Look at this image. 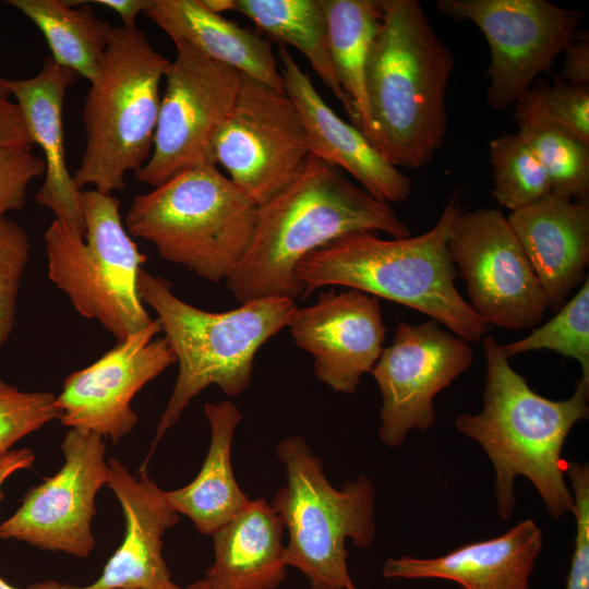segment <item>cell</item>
<instances>
[{
	"mask_svg": "<svg viewBox=\"0 0 589 589\" xmlns=\"http://www.w3.org/2000/svg\"><path fill=\"white\" fill-rule=\"evenodd\" d=\"M566 476L574 498L576 522L574 550L565 589H589V467L577 460L567 461Z\"/></svg>",
	"mask_w": 589,
	"mask_h": 589,
	"instance_id": "e575fe53",
	"label": "cell"
},
{
	"mask_svg": "<svg viewBox=\"0 0 589 589\" xmlns=\"http://www.w3.org/2000/svg\"><path fill=\"white\" fill-rule=\"evenodd\" d=\"M517 134L550 178L552 192L577 202L589 197V145L552 122L525 92L514 104Z\"/></svg>",
	"mask_w": 589,
	"mask_h": 589,
	"instance_id": "f1b7e54d",
	"label": "cell"
},
{
	"mask_svg": "<svg viewBox=\"0 0 589 589\" xmlns=\"http://www.w3.org/2000/svg\"><path fill=\"white\" fill-rule=\"evenodd\" d=\"M35 462V453L31 448L10 449L0 454V501L4 497L2 485L13 473L29 469Z\"/></svg>",
	"mask_w": 589,
	"mask_h": 589,
	"instance_id": "f35d334b",
	"label": "cell"
},
{
	"mask_svg": "<svg viewBox=\"0 0 589 589\" xmlns=\"http://www.w3.org/2000/svg\"><path fill=\"white\" fill-rule=\"evenodd\" d=\"M85 231L55 219L45 232L48 278L75 310L97 320L118 341L148 326L137 281L143 255L127 231L112 194H79Z\"/></svg>",
	"mask_w": 589,
	"mask_h": 589,
	"instance_id": "9c48e42d",
	"label": "cell"
},
{
	"mask_svg": "<svg viewBox=\"0 0 589 589\" xmlns=\"http://www.w3.org/2000/svg\"><path fill=\"white\" fill-rule=\"evenodd\" d=\"M288 328L313 357L316 377L336 393L352 394L383 350L386 328L378 298L349 288L321 292L314 304L294 310Z\"/></svg>",
	"mask_w": 589,
	"mask_h": 589,
	"instance_id": "e0dca14e",
	"label": "cell"
},
{
	"mask_svg": "<svg viewBox=\"0 0 589 589\" xmlns=\"http://www.w3.org/2000/svg\"><path fill=\"white\" fill-rule=\"evenodd\" d=\"M543 531L526 519L495 538L469 542L437 557L388 558L387 579H443L462 589H530Z\"/></svg>",
	"mask_w": 589,
	"mask_h": 589,
	"instance_id": "44dd1931",
	"label": "cell"
},
{
	"mask_svg": "<svg viewBox=\"0 0 589 589\" xmlns=\"http://www.w3.org/2000/svg\"><path fill=\"white\" fill-rule=\"evenodd\" d=\"M286 484L272 507L289 532L285 564L309 579L310 589H347L352 582L346 541L369 549L375 537V488L360 474L340 489L323 471V461L306 441L291 435L276 445Z\"/></svg>",
	"mask_w": 589,
	"mask_h": 589,
	"instance_id": "ba28073f",
	"label": "cell"
},
{
	"mask_svg": "<svg viewBox=\"0 0 589 589\" xmlns=\"http://www.w3.org/2000/svg\"><path fill=\"white\" fill-rule=\"evenodd\" d=\"M452 20L473 23L490 48L485 100L502 111L551 69L578 33L581 12L545 0H437Z\"/></svg>",
	"mask_w": 589,
	"mask_h": 589,
	"instance_id": "8fae6325",
	"label": "cell"
},
{
	"mask_svg": "<svg viewBox=\"0 0 589 589\" xmlns=\"http://www.w3.org/2000/svg\"><path fill=\"white\" fill-rule=\"evenodd\" d=\"M0 589H17L10 584H8L1 576H0Z\"/></svg>",
	"mask_w": 589,
	"mask_h": 589,
	"instance_id": "7bdbcfd3",
	"label": "cell"
},
{
	"mask_svg": "<svg viewBox=\"0 0 589 589\" xmlns=\"http://www.w3.org/2000/svg\"><path fill=\"white\" fill-rule=\"evenodd\" d=\"M204 413L211 425V444L196 478L188 485L165 491L169 505L191 519L195 529L212 536L229 522L248 496L238 485L231 467L233 434L242 416L238 407L224 400L206 402Z\"/></svg>",
	"mask_w": 589,
	"mask_h": 589,
	"instance_id": "d4e9b609",
	"label": "cell"
},
{
	"mask_svg": "<svg viewBox=\"0 0 589 589\" xmlns=\"http://www.w3.org/2000/svg\"><path fill=\"white\" fill-rule=\"evenodd\" d=\"M169 63L137 27H113L83 106L85 147L73 175L79 190L121 191L127 173L148 160Z\"/></svg>",
	"mask_w": 589,
	"mask_h": 589,
	"instance_id": "8992f818",
	"label": "cell"
},
{
	"mask_svg": "<svg viewBox=\"0 0 589 589\" xmlns=\"http://www.w3.org/2000/svg\"><path fill=\"white\" fill-rule=\"evenodd\" d=\"M88 2L97 3L116 12L121 19V26L127 28L136 27L137 15L143 14L149 4V0H94Z\"/></svg>",
	"mask_w": 589,
	"mask_h": 589,
	"instance_id": "ab89813d",
	"label": "cell"
},
{
	"mask_svg": "<svg viewBox=\"0 0 589 589\" xmlns=\"http://www.w3.org/2000/svg\"><path fill=\"white\" fill-rule=\"evenodd\" d=\"M233 11L247 16L279 45L297 48L357 127L354 110L333 64L321 0H233Z\"/></svg>",
	"mask_w": 589,
	"mask_h": 589,
	"instance_id": "484cf974",
	"label": "cell"
},
{
	"mask_svg": "<svg viewBox=\"0 0 589 589\" xmlns=\"http://www.w3.org/2000/svg\"><path fill=\"white\" fill-rule=\"evenodd\" d=\"M472 362L469 344L437 321L417 325L399 322L392 344L383 348L371 371L382 397L381 441L396 448L410 431L433 426L434 398Z\"/></svg>",
	"mask_w": 589,
	"mask_h": 589,
	"instance_id": "5bb4252c",
	"label": "cell"
},
{
	"mask_svg": "<svg viewBox=\"0 0 589 589\" xmlns=\"http://www.w3.org/2000/svg\"><path fill=\"white\" fill-rule=\"evenodd\" d=\"M256 207L216 165H203L134 196L124 224L161 259L219 283L250 247Z\"/></svg>",
	"mask_w": 589,
	"mask_h": 589,
	"instance_id": "52a82bcc",
	"label": "cell"
},
{
	"mask_svg": "<svg viewBox=\"0 0 589 589\" xmlns=\"http://www.w3.org/2000/svg\"><path fill=\"white\" fill-rule=\"evenodd\" d=\"M107 464V485L119 501L125 521L121 545L93 584L73 586L48 580L27 589H183L172 580L163 556V537L177 525L179 514L145 469L135 477L118 459Z\"/></svg>",
	"mask_w": 589,
	"mask_h": 589,
	"instance_id": "ac0fdd59",
	"label": "cell"
},
{
	"mask_svg": "<svg viewBox=\"0 0 589 589\" xmlns=\"http://www.w3.org/2000/svg\"><path fill=\"white\" fill-rule=\"evenodd\" d=\"M549 309L557 312L588 277L589 204L551 192L507 217Z\"/></svg>",
	"mask_w": 589,
	"mask_h": 589,
	"instance_id": "ffe728a7",
	"label": "cell"
},
{
	"mask_svg": "<svg viewBox=\"0 0 589 589\" xmlns=\"http://www.w3.org/2000/svg\"><path fill=\"white\" fill-rule=\"evenodd\" d=\"M105 449L101 435L70 429L61 443L62 467L27 491L15 513L0 524V539L88 557L95 548V497L108 478Z\"/></svg>",
	"mask_w": 589,
	"mask_h": 589,
	"instance_id": "9a60e30c",
	"label": "cell"
},
{
	"mask_svg": "<svg viewBox=\"0 0 589 589\" xmlns=\"http://www.w3.org/2000/svg\"><path fill=\"white\" fill-rule=\"evenodd\" d=\"M447 247L466 283L470 306L489 326L520 330L533 329L541 322L548 299L500 209L462 211Z\"/></svg>",
	"mask_w": 589,
	"mask_h": 589,
	"instance_id": "4fadbf2b",
	"label": "cell"
},
{
	"mask_svg": "<svg viewBox=\"0 0 589 589\" xmlns=\"http://www.w3.org/2000/svg\"><path fill=\"white\" fill-rule=\"evenodd\" d=\"M462 211L456 192L435 225L420 236L383 240L376 232L362 231L330 241L297 265L302 296L325 286H345L421 312L468 344L480 341L491 326L458 291L447 247Z\"/></svg>",
	"mask_w": 589,
	"mask_h": 589,
	"instance_id": "277c9868",
	"label": "cell"
},
{
	"mask_svg": "<svg viewBox=\"0 0 589 589\" xmlns=\"http://www.w3.org/2000/svg\"><path fill=\"white\" fill-rule=\"evenodd\" d=\"M184 589H203V588L200 586V584H199L197 581H195V582L190 584V585H189L187 588H184Z\"/></svg>",
	"mask_w": 589,
	"mask_h": 589,
	"instance_id": "ee69618b",
	"label": "cell"
},
{
	"mask_svg": "<svg viewBox=\"0 0 589 589\" xmlns=\"http://www.w3.org/2000/svg\"><path fill=\"white\" fill-rule=\"evenodd\" d=\"M526 92L552 122L589 145V85L538 80Z\"/></svg>",
	"mask_w": 589,
	"mask_h": 589,
	"instance_id": "836d02e7",
	"label": "cell"
},
{
	"mask_svg": "<svg viewBox=\"0 0 589 589\" xmlns=\"http://www.w3.org/2000/svg\"><path fill=\"white\" fill-rule=\"evenodd\" d=\"M321 4L326 17L330 56L337 79L352 105L357 128L371 142L365 72L380 24V1L321 0Z\"/></svg>",
	"mask_w": 589,
	"mask_h": 589,
	"instance_id": "83f0119b",
	"label": "cell"
},
{
	"mask_svg": "<svg viewBox=\"0 0 589 589\" xmlns=\"http://www.w3.org/2000/svg\"><path fill=\"white\" fill-rule=\"evenodd\" d=\"M310 156L304 125L285 92L242 74L213 143L214 164L256 205L286 188Z\"/></svg>",
	"mask_w": 589,
	"mask_h": 589,
	"instance_id": "7c38bea8",
	"label": "cell"
},
{
	"mask_svg": "<svg viewBox=\"0 0 589 589\" xmlns=\"http://www.w3.org/2000/svg\"><path fill=\"white\" fill-rule=\"evenodd\" d=\"M492 196L514 212L552 192L545 170L517 133H504L489 145Z\"/></svg>",
	"mask_w": 589,
	"mask_h": 589,
	"instance_id": "f546056e",
	"label": "cell"
},
{
	"mask_svg": "<svg viewBox=\"0 0 589 589\" xmlns=\"http://www.w3.org/2000/svg\"><path fill=\"white\" fill-rule=\"evenodd\" d=\"M77 77L49 56L35 76L7 80V85L22 111L33 143L44 154L45 180L35 195L36 202L50 208L56 219L84 233L79 201L81 190L67 165L62 121L67 91Z\"/></svg>",
	"mask_w": 589,
	"mask_h": 589,
	"instance_id": "7402d4cb",
	"label": "cell"
},
{
	"mask_svg": "<svg viewBox=\"0 0 589 589\" xmlns=\"http://www.w3.org/2000/svg\"><path fill=\"white\" fill-rule=\"evenodd\" d=\"M204 5L214 13L221 14L233 11V0H202Z\"/></svg>",
	"mask_w": 589,
	"mask_h": 589,
	"instance_id": "60d3db41",
	"label": "cell"
},
{
	"mask_svg": "<svg viewBox=\"0 0 589 589\" xmlns=\"http://www.w3.org/2000/svg\"><path fill=\"white\" fill-rule=\"evenodd\" d=\"M508 359L528 351L552 350L580 363L581 377L589 382V277L576 294L545 324L525 338L500 345Z\"/></svg>",
	"mask_w": 589,
	"mask_h": 589,
	"instance_id": "4dcf8cb0",
	"label": "cell"
},
{
	"mask_svg": "<svg viewBox=\"0 0 589 589\" xmlns=\"http://www.w3.org/2000/svg\"><path fill=\"white\" fill-rule=\"evenodd\" d=\"M143 15L172 41L184 40L209 59L285 92L271 41L212 12L202 0H149Z\"/></svg>",
	"mask_w": 589,
	"mask_h": 589,
	"instance_id": "cb8c5ba5",
	"label": "cell"
},
{
	"mask_svg": "<svg viewBox=\"0 0 589 589\" xmlns=\"http://www.w3.org/2000/svg\"><path fill=\"white\" fill-rule=\"evenodd\" d=\"M137 288L142 302L156 312L178 363L176 383L143 469L163 436L202 390L217 385L233 397L247 389L256 352L288 327L297 304L285 297H264L225 312L204 311L179 299L166 279L144 269Z\"/></svg>",
	"mask_w": 589,
	"mask_h": 589,
	"instance_id": "5b68a950",
	"label": "cell"
},
{
	"mask_svg": "<svg viewBox=\"0 0 589 589\" xmlns=\"http://www.w3.org/2000/svg\"><path fill=\"white\" fill-rule=\"evenodd\" d=\"M284 525L264 498L248 500L212 534L214 562L203 589H275L286 578Z\"/></svg>",
	"mask_w": 589,
	"mask_h": 589,
	"instance_id": "603a6c76",
	"label": "cell"
},
{
	"mask_svg": "<svg viewBox=\"0 0 589 589\" xmlns=\"http://www.w3.org/2000/svg\"><path fill=\"white\" fill-rule=\"evenodd\" d=\"M34 145L17 104L0 97V148Z\"/></svg>",
	"mask_w": 589,
	"mask_h": 589,
	"instance_id": "8d00e7d4",
	"label": "cell"
},
{
	"mask_svg": "<svg viewBox=\"0 0 589 589\" xmlns=\"http://www.w3.org/2000/svg\"><path fill=\"white\" fill-rule=\"evenodd\" d=\"M10 96L11 94L7 85V79L0 76V97L9 99Z\"/></svg>",
	"mask_w": 589,
	"mask_h": 589,
	"instance_id": "b9f144b4",
	"label": "cell"
},
{
	"mask_svg": "<svg viewBox=\"0 0 589 589\" xmlns=\"http://www.w3.org/2000/svg\"><path fill=\"white\" fill-rule=\"evenodd\" d=\"M160 332L159 321L153 320L91 365L71 373L56 396L60 422L70 429L110 437L115 445L130 434L139 422L131 400L176 363L167 340L153 339Z\"/></svg>",
	"mask_w": 589,
	"mask_h": 589,
	"instance_id": "2e32d148",
	"label": "cell"
},
{
	"mask_svg": "<svg viewBox=\"0 0 589 589\" xmlns=\"http://www.w3.org/2000/svg\"><path fill=\"white\" fill-rule=\"evenodd\" d=\"M284 91L305 129L310 155L347 171L370 195L386 203L406 201L411 179L392 164L356 125L326 104L284 45H279Z\"/></svg>",
	"mask_w": 589,
	"mask_h": 589,
	"instance_id": "d6986e66",
	"label": "cell"
},
{
	"mask_svg": "<svg viewBox=\"0 0 589 589\" xmlns=\"http://www.w3.org/2000/svg\"><path fill=\"white\" fill-rule=\"evenodd\" d=\"M41 32L53 61L91 83L96 79L101 57L113 26L99 19L89 5L64 0H9Z\"/></svg>",
	"mask_w": 589,
	"mask_h": 589,
	"instance_id": "4316f807",
	"label": "cell"
},
{
	"mask_svg": "<svg viewBox=\"0 0 589 589\" xmlns=\"http://www.w3.org/2000/svg\"><path fill=\"white\" fill-rule=\"evenodd\" d=\"M365 72L372 144L396 167L420 169L444 145L455 57L417 0H382Z\"/></svg>",
	"mask_w": 589,
	"mask_h": 589,
	"instance_id": "3957f363",
	"label": "cell"
},
{
	"mask_svg": "<svg viewBox=\"0 0 589 589\" xmlns=\"http://www.w3.org/2000/svg\"><path fill=\"white\" fill-rule=\"evenodd\" d=\"M483 408L457 416L454 423L482 447L493 466L498 516L508 520L514 513L518 476L533 484L549 516L572 514L574 498L562 453L573 426L589 417V382L580 377L569 398L552 400L537 394L512 368L492 336L483 338Z\"/></svg>",
	"mask_w": 589,
	"mask_h": 589,
	"instance_id": "7a4b0ae2",
	"label": "cell"
},
{
	"mask_svg": "<svg viewBox=\"0 0 589 589\" xmlns=\"http://www.w3.org/2000/svg\"><path fill=\"white\" fill-rule=\"evenodd\" d=\"M31 242L17 223L0 218V349L15 327L16 300Z\"/></svg>",
	"mask_w": 589,
	"mask_h": 589,
	"instance_id": "d6a6232c",
	"label": "cell"
},
{
	"mask_svg": "<svg viewBox=\"0 0 589 589\" xmlns=\"http://www.w3.org/2000/svg\"><path fill=\"white\" fill-rule=\"evenodd\" d=\"M562 80L576 85H589V35L577 33L564 50Z\"/></svg>",
	"mask_w": 589,
	"mask_h": 589,
	"instance_id": "74e56055",
	"label": "cell"
},
{
	"mask_svg": "<svg viewBox=\"0 0 589 589\" xmlns=\"http://www.w3.org/2000/svg\"><path fill=\"white\" fill-rule=\"evenodd\" d=\"M165 73L152 154L135 173L153 188L203 165H215L214 140L236 100L242 73L184 40Z\"/></svg>",
	"mask_w": 589,
	"mask_h": 589,
	"instance_id": "30bf717a",
	"label": "cell"
},
{
	"mask_svg": "<svg viewBox=\"0 0 589 589\" xmlns=\"http://www.w3.org/2000/svg\"><path fill=\"white\" fill-rule=\"evenodd\" d=\"M45 171L44 158L33 154L32 148H0V218L24 207L28 185Z\"/></svg>",
	"mask_w": 589,
	"mask_h": 589,
	"instance_id": "d590c367",
	"label": "cell"
},
{
	"mask_svg": "<svg viewBox=\"0 0 589 589\" xmlns=\"http://www.w3.org/2000/svg\"><path fill=\"white\" fill-rule=\"evenodd\" d=\"M347 589H358V588L354 586L353 582H351V584L347 587Z\"/></svg>",
	"mask_w": 589,
	"mask_h": 589,
	"instance_id": "f6af8a7d",
	"label": "cell"
},
{
	"mask_svg": "<svg viewBox=\"0 0 589 589\" xmlns=\"http://www.w3.org/2000/svg\"><path fill=\"white\" fill-rule=\"evenodd\" d=\"M60 417L52 393L21 390L0 378V454Z\"/></svg>",
	"mask_w": 589,
	"mask_h": 589,
	"instance_id": "1f68e13d",
	"label": "cell"
},
{
	"mask_svg": "<svg viewBox=\"0 0 589 589\" xmlns=\"http://www.w3.org/2000/svg\"><path fill=\"white\" fill-rule=\"evenodd\" d=\"M362 231L395 239L411 235L388 203L310 155L286 188L257 205L250 247L226 286L241 304L264 297L296 300L302 296L294 277L299 262L341 236Z\"/></svg>",
	"mask_w": 589,
	"mask_h": 589,
	"instance_id": "6da1fadb",
	"label": "cell"
}]
</instances>
